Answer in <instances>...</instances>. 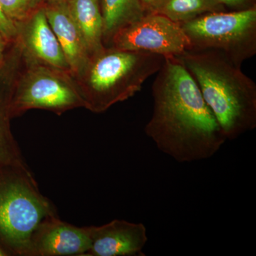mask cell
Wrapping results in <instances>:
<instances>
[{"instance_id": "obj_13", "label": "cell", "mask_w": 256, "mask_h": 256, "mask_svg": "<svg viewBox=\"0 0 256 256\" xmlns=\"http://www.w3.org/2000/svg\"><path fill=\"white\" fill-rule=\"evenodd\" d=\"M104 18V44L108 46L114 35L146 14L138 0H99Z\"/></svg>"}, {"instance_id": "obj_11", "label": "cell", "mask_w": 256, "mask_h": 256, "mask_svg": "<svg viewBox=\"0 0 256 256\" xmlns=\"http://www.w3.org/2000/svg\"><path fill=\"white\" fill-rule=\"evenodd\" d=\"M43 6L50 28L63 50L70 75L74 78L82 72L90 58L86 45L67 3Z\"/></svg>"}, {"instance_id": "obj_6", "label": "cell", "mask_w": 256, "mask_h": 256, "mask_svg": "<svg viewBox=\"0 0 256 256\" xmlns=\"http://www.w3.org/2000/svg\"><path fill=\"white\" fill-rule=\"evenodd\" d=\"M180 25L191 50L220 52L239 66L256 54V8L208 13Z\"/></svg>"}, {"instance_id": "obj_8", "label": "cell", "mask_w": 256, "mask_h": 256, "mask_svg": "<svg viewBox=\"0 0 256 256\" xmlns=\"http://www.w3.org/2000/svg\"><path fill=\"white\" fill-rule=\"evenodd\" d=\"M90 247V227L75 226L56 214L45 218L35 229L28 256H86Z\"/></svg>"}, {"instance_id": "obj_21", "label": "cell", "mask_w": 256, "mask_h": 256, "mask_svg": "<svg viewBox=\"0 0 256 256\" xmlns=\"http://www.w3.org/2000/svg\"><path fill=\"white\" fill-rule=\"evenodd\" d=\"M44 0H31L32 11H34L38 8L43 6Z\"/></svg>"}, {"instance_id": "obj_23", "label": "cell", "mask_w": 256, "mask_h": 256, "mask_svg": "<svg viewBox=\"0 0 256 256\" xmlns=\"http://www.w3.org/2000/svg\"><path fill=\"white\" fill-rule=\"evenodd\" d=\"M8 255V252L4 250L3 248L0 246V256H4Z\"/></svg>"}, {"instance_id": "obj_22", "label": "cell", "mask_w": 256, "mask_h": 256, "mask_svg": "<svg viewBox=\"0 0 256 256\" xmlns=\"http://www.w3.org/2000/svg\"><path fill=\"white\" fill-rule=\"evenodd\" d=\"M70 0H44V4H65V3L68 2Z\"/></svg>"}, {"instance_id": "obj_3", "label": "cell", "mask_w": 256, "mask_h": 256, "mask_svg": "<svg viewBox=\"0 0 256 256\" xmlns=\"http://www.w3.org/2000/svg\"><path fill=\"white\" fill-rule=\"evenodd\" d=\"M164 62V57L154 54L104 47L90 56L82 72L74 77L84 108L101 114L128 100L140 92Z\"/></svg>"}, {"instance_id": "obj_10", "label": "cell", "mask_w": 256, "mask_h": 256, "mask_svg": "<svg viewBox=\"0 0 256 256\" xmlns=\"http://www.w3.org/2000/svg\"><path fill=\"white\" fill-rule=\"evenodd\" d=\"M89 227L90 247L86 256H144L142 249L148 238L144 224L114 220Z\"/></svg>"}, {"instance_id": "obj_1", "label": "cell", "mask_w": 256, "mask_h": 256, "mask_svg": "<svg viewBox=\"0 0 256 256\" xmlns=\"http://www.w3.org/2000/svg\"><path fill=\"white\" fill-rule=\"evenodd\" d=\"M153 111L144 132L180 163L210 159L226 142L214 114L182 60L165 57L152 86Z\"/></svg>"}, {"instance_id": "obj_9", "label": "cell", "mask_w": 256, "mask_h": 256, "mask_svg": "<svg viewBox=\"0 0 256 256\" xmlns=\"http://www.w3.org/2000/svg\"><path fill=\"white\" fill-rule=\"evenodd\" d=\"M16 26V42L26 58L70 74L63 50L48 23L44 6L32 12Z\"/></svg>"}, {"instance_id": "obj_12", "label": "cell", "mask_w": 256, "mask_h": 256, "mask_svg": "<svg viewBox=\"0 0 256 256\" xmlns=\"http://www.w3.org/2000/svg\"><path fill=\"white\" fill-rule=\"evenodd\" d=\"M67 5L92 56L105 47L104 18L100 2L99 0H70Z\"/></svg>"}, {"instance_id": "obj_17", "label": "cell", "mask_w": 256, "mask_h": 256, "mask_svg": "<svg viewBox=\"0 0 256 256\" xmlns=\"http://www.w3.org/2000/svg\"><path fill=\"white\" fill-rule=\"evenodd\" d=\"M0 33L10 43H13L18 38V26L16 24L12 21L5 14L1 2H0Z\"/></svg>"}, {"instance_id": "obj_16", "label": "cell", "mask_w": 256, "mask_h": 256, "mask_svg": "<svg viewBox=\"0 0 256 256\" xmlns=\"http://www.w3.org/2000/svg\"><path fill=\"white\" fill-rule=\"evenodd\" d=\"M5 14L16 25L32 12L31 0H0Z\"/></svg>"}, {"instance_id": "obj_14", "label": "cell", "mask_w": 256, "mask_h": 256, "mask_svg": "<svg viewBox=\"0 0 256 256\" xmlns=\"http://www.w3.org/2000/svg\"><path fill=\"white\" fill-rule=\"evenodd\" d=\"M228 11L214 0H161L154 12L181 24L202 15Z\"/></svg>"}, {"instance_id": "obj_15", "label": "cell", "mask_w": 256, "mask_h": 256, "mask_svg": "<svg viewBox=\"0 0 256 256\" xmlns=\"http://www.w3.org/2000/svg\"><path fill=\"white\" fill-rule=\"evenodd\" d=\"M11 90H0V171L9 168H28L10 130Z\"/></svg>"}, {"instance_id": "obj_5", "label": "cell", "mask_w": 256, "mask_h": 256, "mask_svg": "<svg viewBox=\"0 0 256 256\" xmlns=\"http://www.w3.org/2000/svg\"><path fill=\"white\" fill-rule=\"evenodd\" d=\"M77 108H84V102L72 76L28 60L21 52L12 85L10 117L21 116L32 109L60 114Z\"/></svg>"}, {"instance_id": "obj_4", "label": "cell", "mask_w": 256, "mask_h": 256, "mask_svg": "<svg viewBox=\"0 0 256 256\" xmlns=\"http://www.w3.org/2000/svg\"><path fill=\"white\" fill-rule=\"evenodd\" d=\"M56 214L53 204L42 194L28 168L0 171V242L10 252L28 256L35 229Z\"/></svg>"}, {"instance_id": "obj_18", "label": "cell", "mask_w": 256, "mask_h": 256, "mask_svg": "<svg viewBox=\"0 0 256 256\" xmlns=\"http://www.w3.org/2000/svg\"><path fill=\"white\" fill-rule=\"evenodd\" d=\"M228 11H240L256 8V0H214Z\"/></svg>"}, {"instance_id": "obj_20", "label": "cell", "mask_w": 256, "mask_h": 256, "mask_svg": "<svg viewBox=\"0 0 256 256\" xmlns=\"http://www.w3.org/2000/svg\"><path fill=\"white\" fill-rule=\"evenodd\" d=\"M161 0H138L144 14L154 12Z\"/></svg>"}, {"instance_id": "obj_19", "label": "cell", "mask_w": 256, "mask_h": 256, "mask_svg": "<svg viewBox=\"0 0 256 256\" xmlns=\"http://www.w3.org/2000/svg\"><path fill=\"white\" fill-rule=\"evenodd\" d=\"M11 44L0 33V72L6 65V50Z\"/></svg>"}, {"instance_id": "obj_7", "label": "cell", "mask_w": 256, "mask_h": 256, "mask_svg": "<svg viewBox=\"0 0 256 256\" xmlns=\"http://www.w3.org/2000/svg\"><path fill=\"white\" fill-rule=\"evenodd\" d=\"M108 46L162 56H180L191 44L178 24L156 13H148L121 28Z\"/></svg>"}, {"instance_id": "obj_2", "label": "cell", "mask_w": 256, "mask_h": 256, "mask_svg": "<svg viewBox=\"0 0 256 256\" xmlns=\"http://www.w3.org/2000/svg\"><path fill=\"white\" fill-rule=\"evenodd\" d=\"M196 82L226 140L256 128V84L242 66L216 50H188L178 56Z\"/></svg>"}]
</instances>
